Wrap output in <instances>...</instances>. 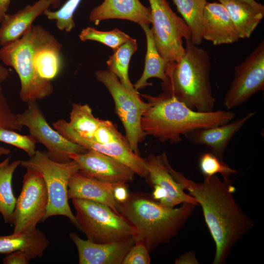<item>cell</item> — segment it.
<instances>
[{"label":"cell","mask_w":264,"mask_h":264,"mask_svg":"<svg viewBox=\"0 0 264 264\" xmlns=\"http://www.w3.org/2000/svg\"><path fill=\"white\" fill-rule=\"evenodd\" d=\"M168 167L174 179L202 208L216 246L212 264H225L235 245L254 226L233 196L236 188L233 181L221 179L215 175L197 182L174 170L170 164Z\"/></svg>","instance_id":"cell-1"},{"label":"cell","mask_w":264,"mask_h":264,"mask_svg":"<svg viewBox=\"0 0 264 264\" xmlns=\"http://www.w3.org/2000/svg\"><path fill=\"white\" fill-rule=\"evenodd\" d=\"M119 214L135 229V242H140L148 252L168 243L176 237L193 213L197 205L183 203L169 208L154 199L151 194L132 192L123 202L116 201Z\"/></svg>","instance_id":"cell-2"},{"label":"cell","mask_w":264,"mask_h":264,"mask_svg":"<svg viewBox=\"0 0 264 264\" xmlns=\"http://www.w3.org/2000/svg\"><path fill=\"white\" fill-rule=\"evenodd\" d=\"M142 95L148 105L141 117V129L146 135L163 142L178 143L182 141L181 136L189 132L225 124L235 117V113L230 111L201 112L192 110L165 91L156 97Z\"/></svg>","instance_id":"cell-3"},{"label":"cell","mask_w":264,"mask_h":264,"mask_svg":"<svg viewBox=\"0 0 264 264\" xmlns=\"http://www.w3.org/2000/svg\"><path fill=\"white\" fill-rule=\"evenodd\" d=\"M184 54L177 63L168 64L166 80L161 83L169 93L192 110H213L214 98L210 79L211 59L208 52L186 40Z\"/></svg>","instance_id":"cell-4"},{"label":"cell","mask_w":264,"mask_h":264,"mask_svg":"<svg viewBox=\"0 0 264 264\" xmlns=\"http://www.w3.org/2000/svg\"><path fill=\"white\" fill-rule=\"evenodd\" d=\"M22 166L39 172L43 177L48 194L46 213L42 221L55 216L67 217L77 228L75 216L68 204L67 189L71 176L78 173L79 166L74 160L61 163L49 158L47 152L36 150L27 160H21Z\"/></svg>","instance_id":"cell-5"},{"label":"cell","mask_w":264,"mask_h":264,"mask_svg":"<svg viewBox=\"0 0 264 264\" xmlns=\"http://www.w3.org/2000/svg\"><path fill=\"white\" fill-rule=\"evenodd\" d=\"M76 211L77 228L87 240L96 243H108L134 236L135 229L120 214L97 202L72 199Z\"/></svg>","instance_id":"cell-6"},{"label":"cell","mask_w":264,"mask_h":264,"mask_svg":"<svg viewBox=\"0 0 264 264\" xmlns=\"http://www.w3.org/2000/svg\"><path fill=\"white\" fill-rule=\"evenodd\" d=\"M156 47L168 64L178 62L184 54L183 40H190L191 31L172 9L167 0H148Z\"/></svg>","instance_id":"cell-7"},{"label":"cell","mask_w":264,"mask_h":264,"mask_svg":"<svg viewBox=\"0 0 264 264\" xmlns=\"http://www.w3.org/2000/svg\"><path fill=\"white\" fill-rule=\"evenodd\" d=\"M38 25H32L19 39L0 49V59L6 66L13 67L20 80V97L22 101H37L53 92L51 81L41 78L36 71L26 65L25 56L33 44Z\"/></svg>","instance_id":"cell-8"},{"label":"cell","mask_w":264,"mask_h":264,"mask_svg":"<svg viewBox=\"0 0 264 264\" xmlns=\"http://www.w3.org/2000/svg\"><path fill=\"white\" fill-rule=\"evenodd\" d=\"M98 81L102 83L111 94L115 106L116 113L124 127L125 138L132 150L139 154L138 144L147 136L141 127V119L148 107L138 93L127 90L118 77L109 69L99 70L95 72Z\"/></svg>","instance_id":"cell-9"},{"label":"cell","mask_w":264,"mask_h":264,"mask_svg":"<svg viewBox=\"0 0 264 264\" xmlns=\"http://www.w3.org/2000/svg\"><path fill=\"white\" fill-rule=\"evenodd\" d=\"M27 103V108L16 114L17 123L27 127L30 135L37 142L44 145L50 159L58 162H67L71 160L69 154H83L88 151L86 148L69 141L52 128L37 101Z\"/></svg>","instance_id":"cell-10"},{"label":"cell","mask_w":264,"mask_h":264,"mask_svg":"<svg viewBox=\"0 0 264 264\" xmlns=\"http://www.w3.org/2000/svg\"><path fill=\"white\" fill-rule=\"evenodd\" d=\"M47 204L48 194L43 177L35 170L26 169L13 212V233L29 232L37 228L46 213Z\"/></svg>","instance_id":"cell-11"},{"label":"cell","mask_w":264,"mask_h":264,"mask_svg":"<svg viewBox=\"0 0 264 264\" xmlns=\"http://www.w3.org/2000/svg\"><path fill=\"white\" fill-rule=\"evenodd\" d=\"M264 89V41L263 40L235 67L234 78L224 96L223 106L228 110L236 108Z\"/></svg>","instance_id":"cell-12"},{"label":"cell","mask_w":264,"mask_h":264,"mask_svg":"<svg viewBox=\"0 0 264 264\" xmlns=\"http://www.w3.org/2000/svg\"><path fill=\"white\" fill-rule=\"evenodd\" d=\"M148 175L147 182L152 187L153 198L162 205L174 208L183 203L199 206L194 198L188 195L174 179L169 170L170 164L165 153L161 154H149L145 158Z\"/></svg>","instance_id":"cell-13"},{"label":"cell","mask_w":264,"mask_h":264,"mask_svg":"<svg viewBox=\"0 0 264 264\" xmlns=\"http://www.w3.org/2000/svg\"><path fill=\"white\" fill-rule=\"evenodd\" d=\"M53 128L69 141L79 144L87 150H93L109 156L132 169L135 174L142 177L148 175L145 159L134 152L126 139L106 144L97 143L90 138L79 135L64 119L53 123Z\"/></svg>","instance_id":"cell-14"},{"label":"cell","mask_w":264,"mask_h":264,"mask_svg":"<svg viewBox=\"0 0 264 264\" xmlns=\"http://www.w3.org/2000/svg\"><path fill=\"white\" fill-rule=\"evenodd\" d=\"M69 157L79 166L78 172L87 177L103 183L132 182L134 173L119 161L93 150L83 154L70 153Z\"/></svg>","instance_id":"cell-15"},{"label":"cell","mask_w":264,"mask_h":264,"mask_svg":"<svg viewBox=\"0 0 264 264\" xmlns=\"http://www.w3.org/2000/svg\"><path fill=\"white\" fill-rule=\"evenodd\" d=\"M69 236L77 247L80 264H122L135 242L134 236L111 243H96L83 240L75 233Z\"/></svg>","instance_id":"cell-16"},{"label":"cell","mask_w":264,"mask_h":264,"mask_svg":"<svg viewBox=\"0 0 264 264\" xmlns=\"http://www.w3.org/2000/svg\"><path fill=\"white\" fill-rule=\"evenodd\" d=\"M256 113V111L250 112L233 121L214 127L194 130L184 136L194 144L207 146L212 153L223 160L224 151L232 138Z\"/></svg>","instance_id":"cell-17"},{"label":"cell","mask_w":264,"mask_h":264,"mask_svg":"<svg viewBox=\"0 0 264 264\" xmlns=\"http://www.w3.org/2000/svg\"><path fill=\"white\" fill-rule=\"evenodd\" d=\"M201 35L203 40L215 45L232 44L240 39L227 11L219 2H207Z\"/></svg>","instance_id":"cell-18"},{"label":"cell","mask_w":264,"mask_h":264,"mask_svg":"<svg viewBox=\"0 0 264 264\" xmlns=\"http://www.w3.org/2000/svg\"><path fill=\"white\" fill-rule=\"evenodd\" d=\"M118 19L141 24L151 23L150 7L139 0H104L90 13L89 20L95 25L102 21Z\"/></svg>","instance_id":"cell-19"},{"label":"cell","mask_w":264,"mask_h":264,"mask_svg":"<svg viewBox=\"0 0 264 264\" xmlns=\"http://www.w3.org/2000/svg\"><path fill=\"white\" fill-rule=\"evenodd\" d=\"M51 4L48 0H38L13 14H6L0 23V45L5 46L21 38Z\"/></svg>","instance_id":"cell-20"},{"label":"cell","mask_w":264,"mask_h":264,"mask_svg":"<svg viewBox=\"0 0 264 264\" xmlns=\"http://www.w3.org/2000/svg\"><path fill=\"white\" fill-rule=\"evenodd\" d=\"M116 184L103 183L76 173L71 176L68 182V198H79L97 202L107 205L119 214L113 193Z\"/></svg>","instance_id":"cell-21"},{"label":"cell","mask_w":264,"mask_h":264,"mask_svg":"<svg viewBox=\"0 0 264 264\" xmlns=\"http://www.w3.org/2000/svg\"><path fill=\"white\" fill-rule=\"evenodd\" d=\"M49 243L45 235L37 228L29 232L13 233L0 236V253L7 255L21 251L32 260L42 257Z\"/></svg>","instance_id":"cell-22"},{"label":"cell","mask_w":264,"mask_h":264,"mask_svg":"<svg viewBox=\"0 0 264 264\" xmlns=\"http://www.w3.org/2000/svg\"><path fill=\"white\" fill-rule=\"evenodd\" d=\"M227 11L239 39L249 38L264 14L240 0H218Z\"/></svg>","instance_id":"cell-23"},{"label":"cell","mask_w":264,"mask_h":264,"mask_svg":"<svg viewBox=\"0 0 264 264\" xmlns=\"http://www.w3.org/2000/svg\"><path fill=\"white\" fill-rule=\"evenodd\" d=\"M145 32L147 40V51L145 58V67L141 77L133 85L137 91L152 84L147 81L151 78H157L162 82L166 80L168 64L159 53L154 39L152 28L148 24L140 25Z\"/></svg>","instance_id":"cell-24"},{"label":"cell","mask_w":264,"mask_h":264,"mask_svg":"<svg viewBox=\"0 0 264 264\" xmlns=\"http://www.w3.org/2000/svg\"><path fill=\"white\" fill-rule=\"evenodd\" d=\"M10 157H7L0 163V213L5 223L12 224L17 199L13 192L12 179L21 160H16L9 163Z\"/></svg>","instance_id":"cell-25"},{"label":"cell","mask_w":264,"mask_h":264,"mask_svg":"<svg viewBox=\"0 0 264 264\" xmlns=\"http://www.w3.org/2000/svg\"><path fill=\"white\" fill-rule=\"evenodd\" d=\"M137 49L136 40L131 38L113 51L107 61L108 69L118 78L121 84L129 91L137 93L129 76V66L132 55Z\"/></svg>","instance_id":"cell-26"},{"label":"cell","mask_w":264,"mask_h":264,"mask_svg":"<svg viewBox=\"0 0 264 264\" xmlns=\"http://www.w3.org/2000/svg\"><path fill=\"white\" fill-rule=\"evenodd\" d=\"M178 12L189 28L191 42L197 45L202 43V27L206 0H173Z\"/></svg>","instance_id":"cell-27"},{"label":"cell","mask_w":264,"mask_h":264,"mask_svg":"<svg viewBox=\"0 0 264 264\" xmlns=\"http://www.w3.org/2000/svg\"><path fill=\"white\" fill-rule=\"evenodd\" d=\"M71 106L69 125L81 136L92 138L102 120L94 116L87 104L72 103Z\"/></svg>","instance_id":"cell-28"},{"label":"cell","mask_w":264,"mask_h":264,"mask_svg":"<svg viewBox=\"0 0 264 264\" xmlns=\"http://www.w3.org/2000/svg\"><path fill=\"white\" fill-rule=\"evenodd\" d=\"M79 37L84 42L91 40L101 43L110 47L113 51L132 38L118 28L102 31L92 27L84 28L79 34Z\"/></svg>","instance_id":"cell-29"},{"label":"cell","mask_w":264,"mask_h":264,"mask_svg":"<svg viewBox=\"0 0 264 264\" xmlns=\"http://www.w3.org/2000/svg\"><path fill=\"white\" fill-rule=\"evenodd\" d=\"M81 0H67L58 10L51 11L47 9L43 14L48 20H54L59 30L69 32L75 27L74 14Z\"/></svg>","instance_id":"cell-30"},{"label":"cell","mask_w":264,"mask_h":264,"mask_svg":"<svg viewBox=\"0 0 264 264\" xmlns=\"http://www.w3.org/2000/svg\"><path fill=\"white\" fill-rule=\"evenodd\" d=\"M199 168L204 177H209L217 174H220L223 179H227L229 178L231 175L238 172L211 152L205 153L200 156L199 160Z\"/></svg>","instance_id":"cell-31"},{"label":"cell","mask_w":264,"mask_h":264,"mask_svg":"<svg viewBox=\"0 0 264 264\" xmlns=\"http://www.w3.org/2000/svg\"><path fill=\"white\" fill-rule=\"evenodd\" d=\"M0 142L22 150L31 157L36 152L35 139L31 135L21 134L15 131L0 129Z\"/></svg>","instance_id":"cell-32"},{"label":"cell","mask_w":264,"mask_h":264,"mask_svg":"<svg viewBox=\"0 0 264 264\" xmlns=\"http://www.w3.org/2000/svg\"><path fill=\"white\" fill-rule=\"evenodd\" d=\"M22 128L17 123L16 114L10 108L0 85V129L21 131Z\"/></svg>","instance_id":"cell-33"},{"label":"cell","mask_w":264,"mask_h":264,"mask_svg":"<svg viewBox=\"0 0 264 264\" xmlns=\"http://www.w3.org/2000/svg\"><path fill=\"white\" fill-rule=\"evenodd\" d=\"M125 138L111 121L102 120L92 138L90 139L100 144H106L119 141Z\"/></svg>","instance_id":"cell-34"},{"label":"cell","mask_w":264,"mask_h":264,"mask_svg":"<svg viewBox=\"0 0 264 264\" xmlns=\"http://www.w3.org/2000/svg\"><path fill=\"white\" fill-rule=\"evenodd\" d=\"M151 258L145 245L140 242H135L129 250L122 264H149Z\"/></svg>","instance_id":"cell-35"},{"label":"cell","mask_w":264,"mask_h":264,"mask_svg":"<svg viewBox=\"0 0 264 264\" xmlns=\"http://www.w3.org/2000/svg\"><path fill=\"white\" fill-rule=\"evenodd\" d=\"M29 256L21 251H16L7 254L3 260L4 264H28Z\"/></svg>","instance_id":"cell-36"},{"label":"cell","mask_w":264,"mask_h":264,"mask_svg":"<svg viewBox=\"0 0 264 264\" xmlns=\"http://www.w3.org/2000/svg\"><path fill=\"white\" fill-rule=\"evenodd\" d=\"M113 193L116 201H125L129 195L126 183L122 182L117 183L114 187Z\"/></svg>","instance_id":"cell-37"},{"label":"cell","mask_w":264,"mask_h":264,"mask_svg":"<svg viewBox=\"0 0 264 264\" xmlns=\"http://www.w3.org/2000/svg\"><path fill=\"white\" fill-rule=\"evenodd\" d=\"M175 264H198L196 254L193 251H189L176 260Z\"/></svg>","instance_id":"cell-38"},{"label":"cell","mask_w":264,"mask_h":264,"mask_svg":"<svg viewBox=\"0 0 264 264\" xmlns=\"http://www.w3.org/2000/svg\"><path fill=\"white\" fill-rule=\"evenodd\" d=\"M10 4V0H0V23L6 14Z\"/></svg>","instance_id":"cell-39"},{"label":"cell","mask_w":264,"mask_h":264,"mask_svg":"<svg viewBox=\"0 0 264 264\" xmlns=\"http://www.w3.org/2000/svg\"><path fill=\"white\" fill-rule=\"evenodd\" d=\"M248 3L254 7L257 10L264 14V6L261 3L257 2L255 0H240Z\"/></svg>","instance_id":"cell-40"},{"label":"cell","mask_w":264,"mask_h":264,"mask_svg":"<svg viewBox=\"0 0 264 264\" xmlns=\"http://www.w3.org/2000/svg\"><path fill=\"white\" fill-rule=\"evenodd\" d=\"M8 77V70L3 66L0 65V84L6 80Z\"/></svg>","instance_id":"cell-41"},{"label":"cell","mask_w":264,"mask_h":264,"mask_svg":"<svg viewBox=\"0 0 264 264\" xmlns=\"http://www.w3.org/2000/svg\"><path fill=\"white\" fill-rule=\"evenodd\" d=\"M11 153V151L5 148L4 147L0 146V156L3 155H7Z\"/></svg>","instance_id":"cell-42"},{"label":"cell","mask_w":264,"mask_h":264,"mask_svg":"<svg viewBox=\"0 0 264 264\" xmlns=\"http://www.w3.org/2000/svg\"><path fill=\"white\" fill-rule=\"evenodd\" d=\"M51 2V6L55 9L59 7L61 5V0H48Z\"/></svg>","instance_id":"cell-43"},{"label":"cell","mask_w":264,"mask_h":264,"mask_svg":"<svg viewBox=\"0 0 264 264\" xmlns=\"http://www.w3.org/2000/svg\"></svg>","instance_id":"cell-44"}]
</instances>
